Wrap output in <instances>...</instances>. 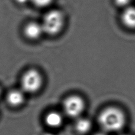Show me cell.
Listing matches in <instances>:
<instances>
[{"instance_id":"8fae6325","label":"cell","mask_w":135,"mask_h":135,"mask_svg":"<svg viewBox=\"0 0 135 135\" xmlns=\"http://www.w3.org/2000/svg\"><path fill=\"white\" fill-rule=\"evenodd\" d=\"M131 1L132 0H114V2L118 7L125 8L130 6Z\"/></svg>"},{"instance_id":"3957f363","label":"cell","mask_w":135,"mask_h":135,"mask_svg":"<svg viewBox=\"0 0 135 135\" xmlns=\"http://www.w3.org/2000/svg\"><path fill=\"white\" fill-rule=\"evenodd\" d=\"M41 24L45 34L50 36H57L64 30L65 25V17L61 10L58 9H50L43 16Z\"/></svg>"},{"instance_id":"7a4b0ae2","label":"cell","mask_w":135,"mask_h":135,"mask_svg":"<svg viewBox=\"0 0 135 135\" xmlns=\"http://www.w3.org/2000/svg\"><path fill=\"white\" fill-rule=\"evenodd\" d=\"M45 79L41 72L36 68H29L23 72L20 78V88L26 94H36L42 90Z\"/></svg>"},{"instance_id":"8992f818","label":"cell","mask_w":135,"mask_h":135,"mask_svg":"<svg viewBox=\"0 0 135 135\" xmlns=\"http://www.w3.org/2000/svg\"><path fill=\"white\" fill-rule=\"evenodd\" d=\"M23 34L28 40L36 41L40 39L45 33L41 23L32 21L24 26Z\"/></svg>"},{"instance_id":"30bf717a","label":"cell","mask_w":135,"mask_h":135,"mask_svg":"<svg viewBox=\"0 0 135 135\" xmlns=\"http://www.w3.org/2000/svg\"><path fill=\"white\" fill-rule=\"evenodd\" d=\"M34 6L38 8H46L51 6L54 0H29Z\"/></svg>"},{"instance_id":"4fadbf2b","label":"cell","mask_w":135,"mask_h":135,"mask_svg":"<svg viewBox=\"0 0 135 135\" xmlns=\"http://www.w3.org/2000/svg\"><path fill=\"white\" fill-rule=\"evenodd\" d=\"M45 135H54V134H52V133H46V134L45 133Z\"/></svg>"},{"instance_id":"6da1fadb","label":"cell","mask_w":135,"mask_h":135,"mask_svg":"<svg viewBox=\"0 0 135 135\" xmlns=\"http://www.w3.org/2000/svg\"><path fill=\"white\" fill-rule=\"evenodd\" d=\"M101 128L108 132H119L126 124V116L122 111L115 107H109L103 110L98 117Z\"/></svg>"},{"instance_id":"52a82bcc","label":"cell","mask_w":135,"mask_h":135,"mask_svg":"<svg viewBox=\"0 0 135 135\" xmlns=\"http://www.w3.org/2000/svg\"><path fill=\"white\" fill-rule=\"evenodd\" d=\"M64 114L57 110H50L46 113L43 120L46 126L50 129H57L64 123Z\"/></svg>"},{"instance_id":"5b68a950","label":"cell","mask_w":135,"mask_h":135,"mask_svg":"<svg viewBox=\"0 0 135 135\" xmlns=\"http://www.w3.org/2000/svg\"><path fill=\"white\" fill-rule=\"evenodd\" d=\"M26 94L19 88H13L7 93L6 100L9 107L13 108H20L24 105L26 102Z\"/></svg>"},{"instance_id":"7c38bea8","label":"cell","mask_w":135,"mask_h":135,"mask_svg":"<svg viewBox=\"0 0 135 135\" xmlns=\"http://www.w3.org/2000/svg\"><path fill=\"white\" fill-rule=\"evenodd\" d=\"M94 135H105V134H104V133H98L95 134Z\"/></svg>"},{"instance_id":"277c9868","label":"cell","mask_w":135,"mask_h":135,"mask_svg":"<svg viewBox=\"0 0 135 135\" xmlns=\"http://www.w3.org/2000/svg\"><path fill=\"white\" fill-rule=\"evenodd\" d=\"M64 115L70 118H77L85 109V102L81 97L72 95L65 98L62 103Z\"/></svg>"},{"instance_id":"5bb4252c","label":"cell","mask_w":135,"mask_h":135,"mask_svg":"<svg viewBox=\"0 0 135 135\" xmlns=\"http://www.w3.org/2000/svg\"><path fill=\"white\" fill-rule=\"evenodd\" d=\"M122 135H127V134H122Z\"/></svg>"},{"instance_id":"ba28073f","label":"cell","mask_w":135,"mask_h":135,"mask_svg":"<svg viewBox=\"0 0 135 135\" xmlns=\"http://www.w3.org/2000/svg\"><path fill=\"white\" fill-rule=\"evenodd\" d=\"M121 20L126 27L135 29V7L130 6L124 8Z\"/></svg>"},{"instance_id":"9c48e42d","label":"cell","mask_w":135,"mask_h":135,"mask_svg":"<svg viewBox=\"0 0 135 135\" xmlns=\"http://www.w3.org/2000/svg\"><path fill=\"white\" fill-rule=\"evenodd\" d=\"M76 131L81 134H85L90 131L92 127V123L86 118H79L75 123Z\"/></svg>"}]
</instances>
